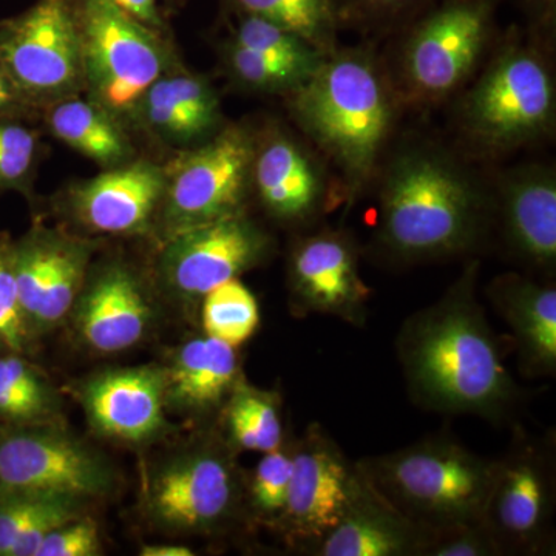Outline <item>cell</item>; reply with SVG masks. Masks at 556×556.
<instances>
[{
	"instance_id": "4dcf8cb0",
	"label": "cell",
	"mask_w": 556,
	"mask_h": 556,
	"mask_svg": "<svg viewBox=\"0 0 556 556\" xmlns=\"http://www.w3.org/2000/svg\"><path fill=\"white\" fill-rule=\"evenodd\" d=\"M237 14L239 24L233 31L232 40L268 60L291 65L311 76L329 54L262 17Z\"/></svg>"
},
{
	"instance_id": "f35d334b",
	"label": "cell",
	"mask_w": 556,
	"mask_h": 556,
	"mask_svg": "<svg viewBox=\"0 0 556 556\" xmlns=\"http://www.w3.org/2000/svg\"><path fill=\"white\" fill-rule=\"evenodd\" d=\"M131 20L146 25L150 30L159 31L164 22L159 9V0H110Z\"/></svg>"
},
{
	"instance_id": "7a4b0ae2",
	"label": "cell",
	"mask_w": 556,
	"mask_h": 556,
	"mask_svg": "<svg viewBox=\"0 0 556 556\" xmlns=\"http://www.w3.org/2000/svg\"><path fill=\"white\" fill-rule=\"evenodd\" d=\"M493 211L455 160L419 146L391 161L380 186L376 243L401 263L453 258L478 247Z\"/></svg>"
},
{
	"instance_id": "6da1fadb",
	"label": "cell",
	"mask_w": 556,
	"mask_h": 556,
	"mask_svg": "<svg viewBox=\"0 0 556 556\" xmlns=\"http://www.w3.org/2000/svg\"><path fill=\"white\" fill-rule=\"evenodd\" d=\"M479 269L481 263L470 260L437 302L405 318L396 353L417 407L506 424L525 394L478 300Z\"/></svg>"
},
{
	"instance_id": "8fae6325",
	"label": "cell",
	"mask_w": 556,
	"mask_h": 556,
	"mask_svg": "<svg viewBox=\"0 0 556 556\" xmlns=\"http://www.w3.org/2000/svg\"><path fill=\"white\" fill-rule=\"evenodd\" d=\"M228 442L188 453L150 485L149 506L161 525L185 532H217L239 517L244 484Z\"/></svg>"
},
{
	"instance_id": "8992f818",
	"label": "cell",
	"mask_w": 556,
	"mask_h": 556,
	"mask_svg": "<svg viewBox=\"0 0 556 556\" xmlns=\"http://www.w3.org/2000/svg\"><path fill=\"white\" fill-rule=\"evenodd\" d=\"M555 438L517 430L511 447L496 459L495 479L482 525L501 556L551 555L555 551Z\"/></svg>"
},
{
	"instance_id": "277c9868",
	"label": "cell",
	"mask_w": 556,
	"mask_h": 556,
	"mask_svg": "<svg viewBox=\"0 0 556 556\" xmlns=\"http://www.w3.org/2000/svg\"><path fill=\"white\" fill-rule=\"evenodd\" d=\"M356 464L388 504L434 533L481 525L496 471V459L444 434Z\"/></svg>"
},
{
	"instance_id": "4fadbf2b",
	"label": "cell",
	"mask_w": 556,
	"mask_h": 556,
	"mask_svg": "<svg viewBox=\"0 0 556 556\" xmlns=\"http://www.w3.org/2000/svg\"><path fill=\"white\" fill-rule=\"evenodd\" d=\"M254 152L255 139L249 131L229 127L179 163L167 186L172 236L241 214Z\"/></svg>"
},
{
	"instance_id": "7402d4cb",
	"label": "cell",
	"mask_w": 556,
	"mask_h": 556,
	"mask_svg": "<svg viewBox=\"0 0 556 556\" xmlns=\"http://www.w3.org/2000/svg\"><path fill=\"white\" fill-rule=\"evenodd\" d=\"M433 535L388 504L367 481L313 556H422Z\"/></svg>"
},
{
	"instance_id": "1f68e13d",
	"label": "cell",
	"mask_w": 556,
	"mask_h": 556,
	"mask_svg": "<svg viewBox=\"0 0 556 556\" xmlns=\"http://www.w3.org/2000/svg\"><path fill=\"white\" fill-rule=\"evenodd\" d=\"M294 439H288L280 448L265 453L244 485V501L258 521L277 529L287 508L291 484Z\"/></svg>"
},
{
	"instance_id": "60d3db41",
	"label": "cell",
	"mask_w": 556,
	"mask_h": 556,
	"mask_svg": "<svg viewBox=\"0 0 556 556\" xmlns=\"http://www.w3.org/2000/svg\"><path fill=\"white\" fill-rule=\"evenodd\" d=\"M25 105H27V102L21 97L20 90L14 86L9 72H7L2 62H0V119H16L14 115L20 113Z\"/></svg>"
},
{
	"instance_id": "484cf974",
	"label": "cell",
	"mask_w": 556,
	"mask_h": 556,
	"mask_svg": "<svg viewBox=\"0 0 556 556\" xmlns=\"http://www.w3.org/2000/svg\"><path fill=\"white\" fill-rule=\"evenodd\" d=\"M226 442L232 450L269 453L287 441L277 391L260 390L241 379L223 405Z\"/></svg>"
},
{
	"instance_id": "f546056e",
	"label": "cell",
	"mask_w": 556,
	"mask_h": 556,
	"mask_svg": "<svg viewBox=\"0 0 556 556\" xmlns=\"http://www.w3.org/2000/svg\"><path fill=\"white\" fill-rule=\"evenodd\" d=\"M50 409V391L22 354H0V417L31 426Z\"/></svg>"
},
{
	"instance_id": "44dd1931",
	"label": "cell",
	"mask_w": 556,
	"mask_h": 556,
	"mask_svg": "<svg viewBox=\"0 0 556 556\" xmlns=\"http://www.w3.org/2000/svg\"><path fill=\"white\" fill-rule=\"evenodd\" d=\"M166 189L164 172L138 161L112 167L76 190L75 207L87 228L105 233L139 232Z\"/></svg>"
},
{
	"instance_id": "7c38bea8",
	"label": "cell",
	"mask_w": 556,
	"mask_h": 556,
	"mask_svg": "<svg viewBox=\"0 0 556 556\" xmlns=\"http://www.w3.org/2000/svg\"><path fill=\"white\" fill-rule=\"evenodd\" d=\"M112 482L108 464L65 434L27 426L0 434V492L83 501Z\"/></svg>"
},
{
	"instance_id": "ac0fdd59",
	"label": "cell",
	"mask_w": 556,
	"mask_h": 556,
	"mask_svg": "<svg viewBox=\"0 0 556 556\" xmlns=\"http://www.w3.org/2000/svg\"><path fill=\"white\" fill-rule=\"evenodd\" d=\"M251 182L263 207L288 225L316 222L331 201L320 164L299 141L281 131L255 144Z\"/></svg>"
},
{
	"instance_id": "2e32d148",
	"label": "cell",
	"mask_w": 556,
	"mask_h": 556,
	"mask_svg": "<svg viewBox=\"0 0 556 556\" xmlns=\"http://www.w3.org/2000/svg\"><path fill=\"white\" fill-rule=\"evenodd\" d=\"M89 249L36 230L13 244L14 277L33 332L60 324L75 305Z\"/></svg>"
},
{
	"instance_id": "ab89813d",
	"label": "cell",
	"mask_w": 556,
	"mask_h": 556,
	"mask_svg": "<svg viewBox=\"0 0 556 556\" xmlns=\"http://www.w3.org/2000/svg\"><path fill=\"white\" fill-rule=\"evenodd\" d=\"M530 25L540 38H551L555 33L556 0H525Z\"/></svg>"
},
{
	"instance_id": "7bdbcfd3",
	"label": "cell",
	"mask_w": 556,
	"mask_h": 556,
	"mask_svg": "<svg viewBox=\"0 0 556 556\" xmlns=\"http://www.w3.org/2000/svg\"><path fill=\"white\" fill-rule=\"evenodd\" d=\"M193 552L185 546H169V544H160V546H144L141 548V556H192Z\"/></svg>"
},
{
	"instance_id": "8d00e7d4",
	"label": "cell",
	"mask_w": 556,
	"mask_h": 556,
	"mask_svg": "<svg viewBox=\"0 0 556 556\" xmlns=\"http://www.w3.org/2000/svg\"><path fill=\"white\" fill-rule=\"evenodd\" d=\"M56 497L0 492V556H10L17 538Z\"/></svg>"
},
{
	"instance_id": "d590c367",
	"label": "cell",
	"mask_w": 556,
	"mask_h": 556,
	"mask_svg": "<svg viewBox=\"0 0 556 556\" xmlns=\"http://www.w3.org/2000/svg\"><path fill=\"white\" fill-rule=\"evenodd\" d=\"M100 530L91 518H75L51 530L36 556H94L100 554Z\"/></svg>"
},
{
	"instance_id": "30bf717a",
	"label": "cell",
	"mask_w": 556,
	"mask_h": 556,
	"mask_svg": "<svg viewBox=\"0 0 556 556\" xmlns=\"http://www.w3.org/2000/svg\"><path fill=\"white\" fill-rule=\"evenodd\" d=\"M495 17V0H445L417 22L402 53L409 97L431 102L459 89L477 68Z\"/></svg>"
},
{
	"instance_id": "b9f144b4",
	"label": "cell",
	"mask_w": 556,
	"mask_h": 556,
	"mask_svg": "<svg viewBox=\"0 0 556 556\" xmlns=\"http://www.w3.org/2000/svg\"><path fill=\"white\" fill-rule=\"evenodd\" d=\"M419 0H350V5L364 14L372 16H391L409 9Z\"/></svg>"
},
{
	"instance_id": "ba28073f",
	"label": "cell",
	"mask_w": 556,
	"mask_h": 556,
	"mask_svg": "<svg viewBox=\"0 0 556 556\" xmlns=\"http://www.w3.org/2000/svg\"><path fill=\"white\" fill-rule=\"evenodd\" d=\"M84 78L102 108L129 110L163 76L156 31L131 20L110 0H78Z\"/></svg>"
},
{
	"instance_id": "603a6c76",
	"label": "cell",
	"mask_w": 556,
	"mask_h": 556,
	"mask_svg": "<svg viewBox=\"0 0 556 556\" xmlns=\"http://www.w3.org/2000/svg\"><path fill=\"white\" fill-rule=\"evenodd\" d=\"M150 320L148 300L129 270L113 266L101 274L80 299V338L102 354L137 345Z\"/></svg>"
},
{
	"instance_id": "52a82bcc",
	"label": "cell",
	"mask_w": 556,
	"mask_h": 556,
	"mask_svg": "<svg viewBox=\"0 0 556 556\" xmlns=\"http://www.w3.org/2000/svg\"><path fill=\"white\" fill-rule=\"evenodd\" d=\"M0 62L27 105L78 89L84 80L78 0H36L0 21Z\"/></svg>"
},
{
	"instance_id": "d6a6232c",
	"label": "cell",
	"mask_w": 556,
	"mask_h": 556,
	"mask_svg": "<svg viewBox=\"0 0 556 556\" xmlns=\"http://www.w3.org/2000/svg\"><path fill=\"white\" fill-rule=\"evenodd\" d=\"M226 65L233 78L252 90L277 93L294 91L309 78L300 70L268 60L230 39L225 49Z\"/></svg>"
},
{
	"instance_id": "f1b7e54d",
	"label": "cell",
	"mask_w": 556,
	"mask_h": 556,
	"mask_svg": "<svg viewBox=\"0 0 556 556\" xmlns=\"http://www.w3.org/2000/svg\"><path fill=\"white\" fill-rule=\"evenodd\" d=\"M201 324L204 334L239 348L247 343L260 325L257 299L239 278L212 289L203 299Z\"/></svg>"
},
{
	"instance_id": "cb8c5ba5",
	"label": "cell",
	"mask_w": 556,
	"mask_h": 556,
	"mask_svg": "<svg viewBox=\"0 0 556 556\" xmlns=\"http://www.w3.org/2000/svg\"><path fill=\"white\" fill-rule=\"evenodd\" d=\"M243 379L237 348L203 334L179 348L166 371V397L195 413L222 409Z\"/></svg>"
},
{
	"instance_id": "d4e9b609",
	"label": "cell",
	"mask_w": 556,
	"mask_h": 556,
	"mask_svg": "<svg viewBox=\"0 0 556 556\" xmlns=\"http://www.w3.org/2000/svg\"><path fill=\"white\" fill-rule=\"evenodd\" d=\"M139 102L149 126L174 141L207 137L222 121L217 94L197 76L160 78Z\"/></svg>"
},
{
	"instance_id": "e0dca14e",
	"label": "cell",
	"mask_w": 556,
	"mask_h": 556,
	"mask_svg": "<svg viewBox=\"0 0 556 556\" xmlns=\"http://www.w3.org/2000/svg\"><path fill=\"white\" fill-rule=\"evenodd\" d=\"M497 214L511 255L543 278L556 269V174L541 164L518 167L500 185Z\"/></svg>"
},
{
	"instance_id": "9c48e42d",
	"label": "cell",
	"mask_w": 556,
	"mask_h": 556,
	"mask_svg": "<svg viewBox=\"0 0 556 556\" xmlns=\"http://www.w3.org/2000/svg\"><path fill=\"white\" fill-rule=\"evenodd\" d=\"M292 460L287 508L276 530L289 547L313 555L345 517L367 479L317 422L294 439Z\"/></svg>"
},
{
	"instance_id": "83f0119b",
	"label": "cell",
	"mask_w": 556,
	"mask_h": 556,
	"mask_svg": "<svg viewBox=\"0 0 556 556\" xmlns=\"http://www.w3.org/2000/svg\"><path fill=\"white\" fill-rule=\"evenodd\" d=\"M236 13L252 14L299 36L324 53L336 50V0H228Z\"/></svg>"
},
{
	"instance_id": "e575fe53",
	"label": "cell",
	"mask_w": 556,
	"mask_h": 556,
	"mask_svg": "<svg viewBox=\"0 0 556 556\" xmlns=\"http://www.w3.org/2000/svg\"><path fill=\"white\" fill-rule=\"evenodd\" d=\"M36 153L38 139L35 131L16 119H0V189L27 188Z\"/></svg>"
},
{
	"instance_id": "74e56055",
	"label": "cell",
	"mask_w": 556,
	"mask_h": 556,
	"mask_svg": "<svg viewBox=\"0 0 556 556\" xmlns=\"http://www.w3.org/2000/svg\"><path fill=\"white\" fill-rule=\"evenodd\" d=\"M422 556H501L484 525L434 533Z\"/></svg>"
},
{
	"instance_id": "ffe728a7",
	"label": "cell",
	"mask_w": 556,
	"mask_h": 556,
	"mask_svg": "<svg viewBox=\"0 0 556 556\" xmlns=\"http://www.w3.org/2000/svg\"><path fill=\"white\" fill-rule=\"evenodd\" d=\"M166 371L131 368L109 371L84 390L90 422L105 437L142 442L164 426Z\"/></svg>"
},
{
	"instance_id": "3957f363",
	"label": "cell",
	"mask_w": 556,
	"mask_h": 556,
	"mask_svg": "<svg viewBox=\"0 0 556 556\" xmlns=\"http://www.w3.org/2000/svg\"><path fill=\"white\" fill-rule=\"evenodd\" d=\"M292 115L342 174L348 203L371 181L394 121V101L364 50H332L291 91Z\"/></svg>"
},
{
	"instance_id": "5b68a950",
	"label": "cell",
	"mask_w": 556,
	"mask_h": 556,
	"mask_svg": "<svg viewBox=\"0 0 556 556\" xmlns=\"http://www.w3.org/2000/svg\"><path fill=\"white\" fill-rule=\"evenodd\" d=\"M555 79L532 43L511 42L493 58L460 109L471 144L503 153L546 137L555 126Z\"/></svg>"
},
{
	"instance_id": "9a60e30c",
	"label": "cell",
	"mask_w": 556,
	"mask_h": 556,
	"mask_svg": "<svg viewBox=\"0 0 556 556\" xmlns=\"http://www.w3.org/2000/svg\"><path fill=\"white\" fill-rule=\"evenodd\" d=\"M269 251V237L239 214L174 233L161 268L179 295L199 300L255 268L268 257Z\"/></svg>"
},
{
	"instance_id": "836d02e7",
	"label": "cell",
	"mask_w": 556,
	"mask_h": 556,
	"mask_svg": "<svg viewBox=\"0 0 556 556\" xmlns=\"http://www.w3.org/2000/svg\"><path fill=\"white\" fill-rule=\"evenodd\" d=\"M13 244L7 233H0V354H24L33 334L17 294Z\"/></svg>"
},
{
	"instance_id": "4316f807",
	"label": "cell",
	"mask_w": 556,
	"mask_h": 556,
	"mask_svg": "<svg viewBox=\"0 0 556 556\" xmlns=\"http://www.w3.org/2000/svg\"><path fill=\"white\" fill-rule=\"evenodd\" d=\"M49 121L61 141L101 166L112 169L130 159L129 139L104 109L91 102L64 101L51 110Z\"/></svg>"
},
{
	"instance_id": "5bb4252c",
	"label": "cell",
	"mask_w": 556,
	"mask_h": 556,
	"mask_svg": "<svg viewBox=\"0 0 556 556\" xmlns=\"http://www.w3.org/2000/svg\"><path fill=\"white\" fill-rule=\"evenodd\" d=\"M356 240L340 229L302 237L288 262L289 295L295 316H331L364 328L371 289L358 270Z\"/></svg>"
},
{
	"instance_id": "d6986e66",
	"label": "cell",
	"mask_w": 556,
	"mask_h": 556,
	"mask_svg": "<svg viewBox=\"0 0 556 556\" xmlns=\"http://www.w3.org/2000/svg\"><path fill=\"white\" fill-rule=\"evenodd\" d=\"M485 295L514 334L519 369L527 378L556 372V285L554 278L500 274Z\"/></svg>"
}]
</instances>
